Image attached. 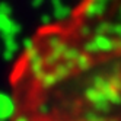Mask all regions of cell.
Segmentation results:
<instances>
[{"mask_svg":"<svg viewBox=\"0 0 121 121\" xmlns=\"http://www.w3.org/2000/svg\"><path fill=\"white\" fill-rule=\"evenodd\" d=\"M19 77V121H121V0H80L38 32Z\"/></svg>","mask_w":121,"mask_h":121,"instance_id":"obj_1","label":"cell"}]
</instances>
